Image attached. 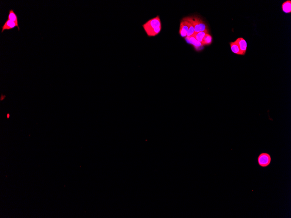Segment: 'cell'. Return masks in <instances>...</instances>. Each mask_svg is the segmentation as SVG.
<instances>
[{
    "label": "cell",
    "mask_w": 291,
    "mask_h": 218,
    "mask_svg": "<svg viewBox=\"0 0 291 218\" xmlns=\"http://www.w3.org/2000/svg\"><path fill=\"white\" fill-rule=\"evenodd\" d=\"M7 18H8V19L12 21H14L16 24H18V23L17 15L14 12V10L13 9H10L9 10V14H8Z\"/></svg>",
    "instance_id": "10"
},
{
    "label": "cell",
    "mask_w": 291,
    "mask_h": 218,
    "mask_svg": "<svg viewBox=\"0 0 291 218\" xmlns=\"http://www.w3.org/2000/svg\"><path fill=\"white\" fill-rule=\"evenodd\" d=\"M230 46L231 51L233 53L235 54H239V55H241V51H240L239 47L235 42H231Z\"/></svg>",
    "instance_id": "11"
},
{
    "label": "cell",
    "mask_w": 291,
    "mask_h": 218,
    "mask_svg": "<svg viewBox=\"0 0 291 218\" xmlns=\"http://www.w3.org/2000/svg\"><path fill=\"white\" fill-rule=\"evenodd\" d=\"M257 161L259 166L262 168H266L271 164L272 157L269 153H262L258 156Z\"/></svg>",
    "instance_id": "3"
},
{
    "label": "cell",
    "mask_w": 291,
    "mask_h": 218,
    "mask_svg": "<svg viewBox=\"0 0 291 218\" xmlns=\"http://www.w3.org/2000/svg\"><path fill=\"white\" fill-rule=\"evenodd\" d=\"M212 42V37L209 34H206L204 36L201 43L203 46H208Z\"/></svg>",
    "instance_id": "9"
},
{
    "label": "cell",
    "mask_w": 291,
    "mask_h": 218,
    "mask_svg": "<svg viewBox=\"0 0 291 218\" xmlns=\"http://www.w3.org/2000/svg\"><path fill=\"white\" fill-rule=\"evenodd\" d=\"M238 45L241 51V55H245L247 49V43L245 40L242 37H240L234 41Z\"/></svg>",
    "instance_id": "5"
},
{
    "label": "cell",
    "mask_w": 291,
    "mask_h": 218,
    "mask_svg": "<svg viewBox=\"0 0 291 218\" xmlns=\"http://www.w3.org/2000/svg\"><path fill=\"white\" fill-rule=\"evenodd\" d=\"M188 31V27L186 21H185L182 20L180 26V34L182 37H186Z\"/></svg>",
    "instance_id": "7"
},
{
    "label": "cell",
    "mask_w": 291,
    "mask_h": 218,
    "mask_svg": "<svg viewBox=\"0 0 291 218\" xmlns=\"http://www.w3.org/2000/svg\"><path fill=\"white\" fill-rule=\"evenodd\" d=\"M207 33L205 32H194V34H193V36L195 38L197 41H199V42H202V40H203V38L206 34Z\"/></svg>",
    "instance_id": "12"
},
{
    "label": "cell",
    "mask_w": 291,
    "mask_h": 218,
    "mask_svg": "<svg viewBox=\"0 0 291 218\" xmlns=\"http://www.w3.org/2000/svg\"><path fill=\"white\" fill-rule=\"evenodd\" d=\"M15 27H17L18 31H20L18 24H16L14 21L7 19L4 25L2 26V31L1 32L3 33L5 30H9L14 29Z\"/></svg>",
    "instance_id": "6"
},
{
    "label": "cell",
    "mask_w": 291,
    "mask_h": 218,
    "mask_svg": "<svg viewBox=\"0 0 291 218\" xmlns=\"http://www.w3.org/2000/svg\"><path fill=\"white\" fill-rule=\"evenodd\" d=\"M182 20L188 21L192 24L194 29L195 32H203L208 34V29L207 24L200 18L194 16L186 17L183 18Z\"/></svg>",
    "instance_id": "2"
},
{
    "label": "cell",
    "mask_w": 291,
    "mask_h": 218,
    "mask_svg": "<svg viewBox=\"0 0 291 218\" xmlns=\"http://www.w3.org/2000/svg\"><path fill=\"white\" fill-rule=\"evenodd\" d=\"M142 27L148 36H156L161 32L162 29L160 16L157 15L150 19L143 24Z\"/></svg>",
    "instance_id": "1"
},
{
    "label": "cell",
    "mask_w": 291,
    "mask_h": 218,
    "mask_svg": "<svg viewBox=\"0 0 291 218\" xmlns=\"http://www.w3.org/2000/svg\"><path fill=\"white\" fill-rule=\"evenodd\" d=\"M185 39L186 42L188 44L192 45L197 51L201 50L202 48L204 47L201 42L197 41L193 36L186 37H185Z\"/></svg>",
    "instance_id": "4"
},
{
    "label": "cell",
    "mask_w": 291,
    "mask_h": 218,
    "mask_svg": "<svg viewBox=\"0 0 291 218\" xmlns=\"http://www.w3.org/2000/svg\"><path fill=\"white\" fill-rule=\"evenodd\" d=\"M186 21V23H187V26H188V32H187L186 37L192 36L194 33V26H193L192 24H191L190 22H188V21Z\"/></svg>",
    "instance_id": "13"
},
{
    "label": "cell",
    "mask_w": 291,
    "mask_h": 218,
    "mask_svg": "<svg viewBox=\"0 0 291 218\" xmlns=\"http://www.w3.org/2000/svg\"><path fill=\"white\" fill-rule=\"evenodd\" d=\"M7 118H9V114H7Z\"/></svg>",
    "instance_id": "14"
},
{
    "label": "cell",
    "mask_w": 291,
    "mask_h": 218,
    "mask_svg": "<svg viewBox=\"0 0 291 218\" xmlns=\"http://www.w3.org/2000/svg\"><path fill=\"white\" fill-rule=\"evenodd\" d=\"M282 9L285 13H290L291 12V1L290 0L286 1L282 4Z\"/></svg>",
    "instance_id": "8"
}]
</instances>
